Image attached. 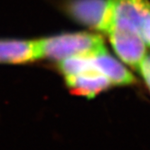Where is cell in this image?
Masks as SVG:
<instances>
[{
	"instance_id": "4",
	"label": "cell",
	"mask_w": 150,
	"mask_h": 150,
	"mask_svg": "<svg viewBox=\"0 0 150 150\" xmlns=\"http://www.w3.org/2000/svg\"><path fill=\"white\" fill-rule=\"evenodd\" d=\"M65 81L73 93L87 98H93L111 86L107 78L97 70L67 77Z\"/></svg>"
},
{
	"instance_id": "8",
	"label": "cell",
	"mask_w": 150,
	"mask_h": 150,
	"mask_svg": "<svg viewBox=\"0 0 150 150\" xmlns=\"http://www.w3.org/2000/svg\"><path fill=\"white\" fill-rule=\"evenodd\" d=\"M137 71H138L140 73L141 77L146 82L148 91H150V54L146 55L141 63L139 64Z\"/></svg>"
},
{
	"instance_id": "2",
	"label": "cell",
	"mask_w": 150,
	"mask_h": 150,
	"mask_svg": "<svg viewBox=\"0 0 150 150\" xmlns=\"http://www.w3.org/2000/svg\"><path fill=\"white\" fill-rule=\"evenodd\" d=\"M107 35L117 57L127 65L137 70L146 55V45L140 35L129 31H112Z\"/></svg>"
},
{
	"instance_id": "1",
	"label": "cell",
	"mask_w": 150,
	"mask_h": 150,
	"mask_svg": "<svg viewBox=\"0 0 150 150\" xmlns=\"http://www.w3.org/2000/svg\"><path fill=\"white\" fill-rule=\"evenodd\" d=\"M37 59L62 61L76 55H95L107 50L103 38L88 32L62 34L35 40Z\"/></svg>"
},
{
	"instance_id": "3",
	"label": "cell",
	"mask_w": 150,
	"mask_h": 150,
	"mask_svg": "<svg viewBox=\"0 0 150 150\" xmlns=\"http://www.w3.org/2000/svg\"><path fill=\"white\" fill-rule=\"evenodd\" d=\"M93 63L95 69L114 86H128L137 82L132 72L107 50L93 55Z\"/></svg>"
},
{
	"instance_id": "5",
	"label": "cell",
	"mask_w": 150,
	"mask_h": 150,
	"mask_svg": "<svg viewBox=\"0 0 150 150\" xmlns=\"http://www.w3.org/2000/svg\"><path fill=\"white\" fill-rule=\"evenodd\" d=\"M36 59L35 40H0V63H25Z\"/></svg>"
},
{
	"instance_id": "7",
	"label": "cell",
	"mask_w": 150,
	"mask_h": 150,
	"mask_svg": "<svg viewBox=\"0 0 150 150\" xmlns=\"http://www.w3.org/2000/svg\"><path fill=\"white\" fill-rule=\"evenodd\" d=\"M59 69L65 78L96 70L93 55H76L65 58L59 62Z\"/></svg>"
},
{
	"instance_id": "6",
	"label": "cell",
	"mask_w": 150,
	"mask_h": 150,
	"mask_svg": "<svg viewBox=\"0 0 150 150\" xmlns=\"http://www.w3.org/2000/svg\"><path fill=\"white\" fill-rule=\"evenodd\" d=\"M105 8V0H73L69 10L81 24L99 30Z\"/></svg>"
}]
</instances>
